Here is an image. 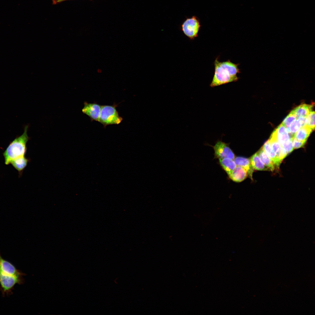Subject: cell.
I'll return each mask as SVG.
<instances>
[{
  "mask_svg": "<svg viewBox=\"0 0 315 315\" xmlns=\"http://www.w3.org/2000/svg\"><path fill=\"white\" fill-rule=\"evenodd\" d=\"M260 158L264 165L269 169V171H273L275 169V167L273 163L267 155L262 148L258 152Z\"/></svg>",
  "mask_w": 315,
  "mask_h": 315,
  "instance_id": "18",
  "label": "cell"
},
{
  "mask_svg": "<svg viewBox=\"0 0 315 315\" xmlns=\"http://www.w3.org/2000/svg\"><path fill=\"white\" fill-rule=\"evenodd\" d=\"M313 130L306 125L302 127L293 137L299 141H307V140Z\"/></svg>",
  "mask_w": 315,
  "mask_h": 315,
  "instance_id": "16",
  "label": "cell"
},
{
  "mask_svg": "<svg viewBox=\"0 0 315 315\" xmlns=\"http://www.w3.org/2000/svg\"><path fill=\"white\" fill-rule=\"evenodd\" d=\"M28 161V159L25 156H23L13 160L10 164L18 172L20 175L27 166Z\"/></svg>",
  "mask_w": 315,
  "mask_h": 315,
  "instance_id": "15",
  "label": "cell"
},
{
  "mask_svg": "<svg viewBox=\"0 0 315 315\" xmlns=\"http://www.w3.org/2000/svg\"><path fill=\"white\" fill-rule=\"evenodd\" d=\"M269 141L271 147L275 152L277 158L281 162L287 155L286 152L275 136L272 134H271Z\"/></svg>",
  "mask_w": 315,
  "mask_h": 315,
  "instance_id": "8",
  "label": "cell"
},
{
  "mask_svg": "<svg viewBox=\"0 0 315 315\" xmlns=\"http://www.w3.org/2000/svg\"><path fill=\"white\" fill-rule=\"evenodd\" d=\"M296 119L297 118L295 114L291 111L284 120L282 124L286 128L288 127L291 123Z\"/></svg>",
  "mask_w": 315,
  "mask_h": 315,
  "instance_id": "21",
  "label": "cell"
},
{
  "mask_svg": "<svg viewBox=\"0 0 315 315\" xmlns=\"http://www.w3.org/2000/svg\"><path fill=\"white\" fill-rule=\"evenodd\" d=\"M28 125L25 126L24 132L21 135L16 137L10 142L3 153L4 163L10 164L13 160L25 156L27 151L26 144L29 139L27 134Z\"/></svg>",
  "mask_w": 315,
  "mask_h": 315,
  "instance_id": "3",
  "label": "cell"
},
{
  "mask_svg": "<svg viewBox=\"0 0 315 315\" xmlns=\"http://www.w3.org/2000/svg\"><path fill=\"white\" fill-rule=\"evenodd\" d=\"M102 106L96 103H84L82 112L89 116L92 121H99L101 110Z\"/></svg>",
  "mask_w": 315,
  "mask_h": 315,
  "instance_id": "7",
  "label": "cell"
},
{
  "mask_svg": "<svg viewBox=\"0 0 315 315\" xmlns=\"http://www.w3.org/2000/svg\"><path fill=\"white\" fill-rule=\"evenodd\" d=\"M272 134L275 136L281 145L292 138L287 132L286 127L282 123L274 130Z\"/></svg>",
  "mask_w": 315,
  "mask_h": 315,
  "instance_id": "10",
  "label": "cell"
},
{
  "mask_svg": "<svg viewBox=\"0 0 315 315\" xmlns=\"http://www.w3.org/2000/svg\"><path fill=\"white\" fill-rule=\"evenodd\" d=\"M305 125L314 130L315 128V112L311 111L306 117Z\"/></svg>",
  "mask_w": 315,
  "mask_h": 315,
  "instance_id": "20",
  "label": "cell"
},
{
  "mask_svg": "<svg viewBox=\"0 0 315 315\" xmlns=\"http://www.w3.org/2000/svg\"><path fill=\"white\" fill-rule=\"evenodd\" d=\"M217 57L214 62V73L210 86L214 87L232 82L239 78L237 74L240 73L238 68L239 64H235L229 60L223 62Z\"/></svg>",
  "mask_w": 315,
  "mask_h": 315,
  "instance_id": "2",
  "label": "cell"
},
{
  "mask_svg": "<svg viewBox=\"0 0 315 315\" xmlns=\"http://www.w3.org/2000/svg\"><path fill=\"white\" fill-rule=\"evenodd\" d=\"M302 127L300 121L296 119L290 125L289 127H286L287 131L292 137L294 134Z\"/></svg>",
  "mask_w": 315,
  "mask_h": 315,
  "instance_id": "19",
  "label": "cell"
},
{
  "mask_svg": "<svg viewBox=\"0 0 315 315\" xmlns=\"http://www.w3.org/2000/svg\"><path fill=\"white\" fill-rule=\"evenodd\" d=\"M249 159L254 169L260 171H269L261 160L258 152L253 155Z\"/></svg>",
  "mask_w": 315,
  "mask_h": 315,
  "instance_id": "17",
  "label": "cell"
},
{
  "mask_svg": "<svg viewBox=\"0 0 315 315\" xmlns=\"http://www.w3.org/2000/svg\"><path fill=\"white\" fill-rule=\"evenodd\" d=\"M117 105L114 104L112 105L102 106L98 122L103 125L104 127L111 125H118L123 118L119 116L116 108Z\"/></svg>",
  "mask_w": 315,
  "mask_h": 315,
  "instance_id": "4",
  "label": "cell"
},
{
  "mask_svg": "<svg viewBox=\"0 0 315 315\" xmlns=\"http://www.w3.org/2000/svg\"><path fill=\"white\" fill-rule=\"evenodd\" d=\"M228 176L233 181L240 182L246 178L248 176V174L247 172L244 168L240 166H237Z\"/></svg>",
  "mask_w": 315,
  "mask_h": 315,
  "instance_id": "11",
  "label": "cell"
},
{
  "mask_svg": "<svg viewBox=\"0 0 315 315\" xmlns=\"http://www.w3.org/2000/svg\"><path fill=\"white\" fill-rule=\"evenodd\" d=\"M292 139L294 149H297L303 147L307 141H298L293 137H292Z\"/></svg>",
  "mask_w": 315,
  "mask_h": 315,
  "instance_id": "23",
  "label": "cell"
},
{
  "mask_svg": "<svg viewBox=\"0 0 315 315\" xmlns=\"http://www.w3.org/2000/svg\"><path fill=\"white\" fill-rule=\"evenodd\" d=\"M292 138L281 145L287 155L292 152L294 149Z\"/></svg>",
  "mask_w": 315,
  "mask_h": 315,
  "instance_id": "22",
  "label": "cell"
},
{
  "mask_svg": "<svg viewBox=\"0 0 315 315\" xmlns=\"http://www.w3.org/2000/svg\"><path fill=\"white\" fill-rule=\"evenodd\" d=\"M262 148L272 161L275 168L277 169H279L281 162L278 159L275 152L272 149L269 140L264 144Z\"/></svg>",
  "mask_w": 315,
  "mask_h": 315,
  "instance_id": "12",
  "label": "cell"
},
{
  "mask_svg": "<svg viewBox=\"0 0 315 315\" xmlns=\"http://www.w3.org/2000/svg\"><path fill=\"white\" fill-rule=\"evenodd\" d=\"M201 25L199 19L196 16L186 18L180 26V29L190 40H193L198 36Z\"/></svg>",
  "mask_w": 315,
  "mask_h": 315,
  "instance_id": "5",
  "label": "cell"
},
{
  "mask_svg": "<svg viewBox=\"0 0 315 315\" xmlns=\"http://www.w3.org/2000/svg\"><path fill=\"white\" fill-rule=\"evenodd\" d=\"M25 274L4 259L0 253V290L3 297L12 295L16 285L24 284Z\"/></svg>",
  "mask_w": 315,
  "mask_h": 315,
  "instance_id": "1",
  "label": "cell"
},
{
  "mask_svg": "<svg viewBox=\"0 0 315 315\" xmlns=\"http://www.w3.org/2000/svg\"><path fill=\"white\" fill-rule=\"evenodd\" d=\"M313 105L302 104L295 108L291 111L295 114L297 118L300 117H306L312 110Z\"/></svg>",
  "mask_w": 315,
  "mask_h": 315,
  "instance_id": "14",
  "label": "cell"
},
{
  "mask_svg": "<svg viewBox=\"0 0 315 315\" xmlns=\"http://www.w3.org/2000/svg\"><path fill=\"white\" fill-rule=\"evenodd\" d=\"M234 160L237 166L242 167L246 171L248 176L251 180H253V174L254 169L251 165L250 159L244 157H235Z\"/></svg>",
  "mask_w": 315,
  "mask_h": 315,
  "instance_id": "9",
  "label": "cell"
},
{
  "mask_svg": "<svg viewBox=\"0 0 315 315\" xmlns=\"http://www.w3.org/2000/svg\"><path fill=\"white\" fill-rule=\"evenodd\" d=\"M214 151L215 158H228L234 160L235 155L229 146L228 144L218 140L214 146H212Z\"/></svg>",
  "mask_w": 315,
  "mask_h": 315,
  "instance_id": "6",
  "label": "cell"
},
{
  "mask_svg": "<svg viewBox=\"0 0 315 315\" xmlns=\"http://www.w3.org/2000/svg\"><path fill=\"white\" fill-rule=\"evenodd\" d=\"M218 159L220 165L229 176L237 166L234 160L228 158Z\"/></svg>",
  "mask_w": 315,
  "mask_h": 315,
  "instance_id": "13",
  "label": "cell"
},
{
  "mask_svg": "<svg viewBox=\"0 0 315 315\" xmlns=\"http://www.w3.org/2000/svg\"><path fill=\"white\" fill-rule=\"evenodd\" d=\"M65 0H54V2L55 3L59 2Z\"/></svg>",
  "mask_w": 315,
  "mask_h": 315,
  "instance_id": "24",
  "label": "cell"
}]
</instances>
